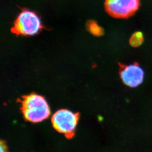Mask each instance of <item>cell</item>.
<instances>
[{
    "mask_svg": "<svg viewBox=\"0 0 152 152\" xmlns=\"http://www.w3.org/2000/svg\"><path fill=\"white\" fill-rule=\"evenodd\" d=\"M21 109L25 119L32 123L42 122L50 115V108L46 99L36 94L23 98Z\"/></svg>",
    "mask_w": 152,
    "mask_h": 152,
    "instance_id": "1",
    "label": "cell"
},
{
    "mask_svg": "<svg viewBox=\"0 0 152 152\" xmlns=\"http://www.w3.org/2000/svg\"><path fill=\"white\" fill-rule=\"evenodd\" d=\"M42 28V22L39 16L32 11L24 10L17 16L12 31L17 34L33 36L37 34Z\"/></svg>",
    "mask_w": 152,
    "mask_h": 152,
    "instance_id": "2",
    "label": "cell"
},
{
    "mask_svg": "<svg viewBox=\"0 0 152 152\" xmlns=\"http://www.w3.org/2000/svg\"><path fill=\"white\" fill-rule=\"evenodd\" d=\"M78 121V114L68 109L58 110L53 114L51 119L55 129L68 137H71L74 135Z\"/></svg>",
    "mask_w": 152,
    "mask_h": 152,
    "instance_id": "3",
    "label": "cell"
},
{
    "mask_svg": "<svg viewBox=\"0 0 152 152\" xmlns=\"http://www.w3.org/2000/svg\"><path fill=\"white\" fill-rule=\"evenodd\" d=\"M140 3V0H105V7L113 17L127 18L136 12Z\"/></svg>",
    "mask_w": 152,
    "mask_h": 152,
    "instance_id": "4",
    "label": "cell"
},
{
    "mask_svg": "<svg viewBox=\"0 0 152 152\" xmlns=\"http://www.w3.org/2000/svg\"><path fill=\"white\" fill-rule=\"evenodd\" d=\"M121 77L125 84L131 87H136L143 81L144 72L137 64H132L122 67Z\"/></svg>",
    "mask_w": 152,
    "mask_h": 152,
    "instance_id": "5",
    "label": "cell"
},
{
    "mask_svg": "<svg viewBox=\"0 0 152 152\" xmlns=\"http://www.w3.org/2000/svg\"><path fill=\"white\" fill-rule=\"evenodd\" d=\"M144 41L143 34L141 32H136L132 34L129 39V43L131 46L137 48L142 45Z\"/></svg>",
    "mask_w": 152,
    "mask_h": 152,
    "instance_id": "6",
    "label": "cell"
},
{
    "mask_svg": "<svg viewBox=\"0 0 152 152\" xmlns=\"http://www.w3.org/2000/svg\"><path fill=\"white\" fill-rule=\"evenodd\" d=\"M90 30L92 34L96 36L102 35L103 33L102 29L96 23H91Z\"/></svg>",
    "mask_w": 152,
    "mask_h": 152,
    "instance_id": "7",
    "label": "cell"
},
{
    "mask_svg": "<svg viewBox=\"0 0 152 152\" xmlns=\"http://www.w3.org/2000/svg\"><path fill=\"white\" fill-rule=\"evenodd\" d=\"M1 152H7L6 145L1 141Z\"/></svg>",
    "mask_w": 152,
    "mask_h": 152,
    "instance_id": "8",
    "label": "cell"
}]
</instances>
